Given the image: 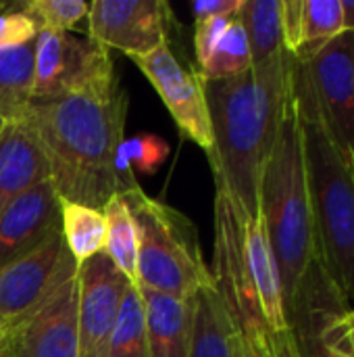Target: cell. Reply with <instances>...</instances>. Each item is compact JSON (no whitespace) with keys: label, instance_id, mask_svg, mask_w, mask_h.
<instances>
[{"label":"cell","instance_id":"cell-38","mask_svg":"<svg viewBox=\"0 0 354 357\" xmlns=\"http://www.w3.org/2000/svg\"><path fill=\"white\" fill-rule=\"evenodd\" d=\"M353 172H354V169H353Z\"/></svg>","mask_w":354,"mask_h":357},{"label":"cell","instance_id":"cell-20","mask_svg":"<svg viewBox=\"0 0 354 357\" xmlns=\"http://www.w3.org/2000/svg\"><path fill=\"white\" fill-rule=\"evenodd\" d=\"M242 335L225 307L215 282L194 297L190 357H242Z\"/></svg>","mask_w":354,"mask_h":357},{"label":"cell","instance_id":"cell-9","mask_svg":"<svg viewBox=\"0 0 354 357\" xmlns=\"http://www.w3.org/2000/svg\"><path fill=\"white\" fill-rule=\"evenodd\" d=\"M77 272L61 230L27 255L0 268V324L8 328L35 312Z\"/></svg>","mask_w":354,"mask_h":357},{"label":"cell","instance_id":"cell-13","mask_svg":"<svg viewBox=\"0 0 354 357\" xmlns=\"http://www.w3.org/2000/svg\"><path fill=\"white\" fill-rule=\"evenodd\" d=\"M131 282L106 253H98L77 272V333L79 357H108L125 291Z\"/></svg>","mask_w":354,"mask_h":357},{"label":"cell","instance_id":"cell-5","mask_svg":"<svg viewBox=\"0 0 354 357\" xmlns=\"http://www.w3.org/2000/svg\"><path fill=\"white\" fill-rule=\"evenodd\" d=\"M121 195L138 230V287L192 301L213 282L194 224L140 186Z\"/></svg>","mask_w":354,"mask_h":357},{"label":"cell","instance_id":"cell-34","mask_svg":"<svg viewBox=\"0 0 354 357\" xmlns=\"http://www.w3.org/2000/svg\"><path fill=\"white\" fill-rule=\"evenodd\" d=\"M344 15V31H354V0H340Z\"/></svg>","mask_w":354,"mask_h":357},{"label":"cell","instance_id":"cell-21","mask_svg":"<svg viewBox=\"0 0 354 357\" xmlns=\"http://www.w3.org/2000/svg\"><path fill=\"white\" fill-rule=\"evenodd\" d=\"M33 54L35 38L0 52V121L23 119L33 98Z\"/></svg>","mask_w":354,"mask_h":357},{"label":"cell","instance_id":"cell-28","mask_svg":"<svg viewBox=\"0 0 354 357\" xmlns=\"http://www.w3.org/2000/svg\"><path fill=\"white\" fill-rule=\"evenodd\" d=\"M38 36L35 23L23 13L21 2L0 4V52L21 46Z\"/></svg>","mask_w":354,"mask_h":357},{"label":"cell","instance_id":"cell-36","mask_svg":"<svg viewBox=\"0 0 354 357\" xmlns=\"http://www.w3.org/2000/svg\"><path fill=\"white\" fill-rule=\"evenodd\" d=\"M4 333H6V328L0 324V345H2V339H4Z\"/></svg>","mask_w":354,"mask_h":357},{"label":"cell","instance_id":"cell-24","mask_svg":"<svg viewBox=\"0 0 354 357\" xmlns=\"http://www.w3.org/2000/svg\"><path fill=\"white\" fill-rule=\"evenodd\" d=\"M102 213L106 218L104 253L131 284H138V230L123 195H115Z\"/></svg>","mask_w":354,"mask_h":357},{"label":"cell","instance_id":"cell-4","mask_svg":"<svg viewBox=\"0 0 354 357\" xmlns=\"http://www.w3.org/2000/svg\"><path fill=\"white\" fill-rule=\"evenodd\" d=\"M292 88L303 128L317 261L354 307V172L330 140L294 69Z\"/></svg>","mask_w":354,"mask_h":357},{"label":"cell","instance_id":"cell-11","mask_svg":"<svg viewBox=\"0 0 354 357\" xmlns=\"http://www.w3.org/2000/svg\"><path fill=\"white\" fill-rule=\"evenodd\" d=\"M129 59L152 84V88L161 96L163 105L171 113L182 134L196 142L204 153H209L213 146V132L204 96V84L198 71H188L177 61L169 44L148 54Z\"/></svg>","mask_w":354,"mask_h":357},{"label":"cell","instance_id":"cell-16","mask_svg":"<svg viewBox=\"0 0 354 357\" xmlns=\"http://www.w3.org/2000/svg\"><path fill=\"white\" fill-rule=\"evenodd\" d=\"M284 48L307 63L334 38L344 33L340 0H282Z\"/></svg>","mask_w":354,"mask_h":357},{"label":"cell","instance_id":"cell-30","mask_svg":"<svg viewBox=\"0 0 354 357\" xmlns=\"http://www.w3.org/2000/svg\"><path fill=\"white\" fill-rule=\"evenodd\" d=\"M328 341L346 357H354V307L340 303L325 324Z\"/></svg>","mask_w":354,"mask_h":357},{"label":"cell","instance_id":"cell-26","mask_svg":"<svg viewBox=\"0 0 354 357\" xmlns=\"http://www.w3.org/2000/svg\"><path fill=\"white\" fill-rule=\"evenodd\" d=\"M108 357H148L144 303L138 284H129L125 291L119 320L111 337Z\"/></svg>","mask_w":354,"mask_h":357},{"label":"cell","instance_id":"cell-2","mask_svg":"<svg viewBox=\"0 0 354 357\" xmlns=\"http://www.w3.org/2000/svg\"><path fill=\"white\" fill-rule=\"evenodd\" d=\"M294 56H277L248 71L204 82L213 146L207 153L217 190L248 218L257 215L265 163L292 96Z\"/></svg>","mask_w":354,"mask_h":357},{"label":"cell","instance_id":"cell-31","mask_svg":"<svg viewBox=\"0 0 354 357\" xmlns=\"http://www.w3.org/2000/svg\"><path fill=\"white\" fill-rule=\"evenodd\" d=\"M234 17L236 15H232V17H207V19H198L196 21V27H194V48H196L198 69L209 61L211 52L215 50L217 42L221 40V36L225 33V29L234 21Z\"/></svg>","mask_w":354,"mask_h":357},{"label":"cell","instance_id":"cell-23","mask_svg":"<svg viewBox=\"0 0 354 357\" xmlns=\"http://www.w3.org/2000/svg\"><path fill=\"white\" fill-rule=\"evenodd\" d=\"M240 21L246 29L252 65H261L284 52L282 0H244Z\"/></svg>","mask_w":354,"mask_h":357},{"label":"cell","instance_id":"cell-7","mask_svg":"<svg viewBox=\"0 0 354 357\" xmlns=\"http://www.w3.org/2000/svg\"><path fill=\"white\" fill-rule=\"evenodd\" d=\"M119 88L111 50L90 38H79L69 31H38L33 54V98L61 94L108 96Z\"/></svg>","mask_w":354,"mask_h":357},{"label":"cell","instance_id":"cell-6","mask_svg":"<svg viewBox=\"0 0 354 357\" xmlns=\"http://www.w3.org/2000/svg\"><path fill=\"white\" fill-rule=\"evenodd\" d=\"M244 215L227 195H215V253H213V282L230 310L244 343L271 349V331L265 322L261 301L255 289L246 243Z\"/></svg>","mask_w":354,"mask_h":357},{"label":"cell","instance_id":"cell-25","mask_svg":"<svg viewBox=\"0 0 354 357\" xmlns=\"http://www.w3.org/2000/svg\"><path fill=\"white\" fill-rule=\"evenodd\" d=\"M252 67V54L246 29L240 21V13L234 17L221 40L217 42L215 50L211 52L209 61L198 69V75L204 82L213 79H227L236 77Z\"/></svg>","mask_w":354,"mask_h":357},{"label":"cell","instance_id":"cell-3","mask_svg":"<svg viewBox=\"0 0 354 357\" xmlns=\"http://www.w3.org/2000/svg\"><path fill=\"white\" fill-rule=\"evenodd\" d=\"M259 209L277 259L284 303L288 312L300 280L317 259L305 165V142L294 88L275 144L261 176Z\"/></svg>","mask_w":354,"mask_h":357},{"label":"cell","instance_id":"cell-18","mask_svg":"<svg viewBox=\"0 0 354 357\" xmlns=\"http://www.w3.org/2000/svg\"><path fill=\"white\" fill-rule=\"evenodd\" d=\"M140 289L146 320L148 357H190L194 299H177L150 289Z\"/></svg>","mask_w":354,"mask_h":357},{"label":"cell","instance_id":"cell-15","mask_svg":"<svg viewBox=\"0 0 354 357\" xmlns=\"http://www.w3.org/2000/svg\"><path fill=\"white\" fill-rule=\"evenodd\" d=\"M61 203L52 182L46 180L0 213V268L27 255L61 230Z\"/></svg>","mask_w":354,"mask_h":357},{"label":"cell","instance_id":"cell-19","mask_svg":"<svg viewBox=\"0 0 354 357\" xmlns=\"http://www.w3.org/2000/svg\"><path fill=\"white\" fill-rule=\"evenodd\" d=\"M244 243H246L248 264H250V272H252V280L265 322L271 335L284 333L288 331V318H286L282 276L261 211L244 220Z\"/></svg>","mask_w":354,"mask_h":357},{"label":"cell","instance_id":"cell-32","mask_svg":"<svg viewBox=\"0 0 354 357\" xmlns=\"http://www.w3.org/2000/svg\"><path fill=\"white\" fill-rule=\"evenodd\" d=\"M244 0H196L192 4L194 17L207 19V17H232L238 15Z\"/></svg>","mask_w":354,"mask_h":357},{"label":"cell","instance_id":"cell-10","mask_svg":"<svg viewBox=\"0 0 354 357\" xmlns=\"http://www.w3.org/2000/svg\"><path fill=\"white\" fill-rule=\"evenodd\" d=\"M88 38L127 56L169 44L171 8L163 0H96L88 10Z\"/></svg>","mask_w":354,"mask_h":357},{"label":"cell","instance_id":"cell-1","mask_svg":"<svg viewBox=\"0 0 354 357\" xmlns=\"http://www.w3.org/2000/svg\"><path fill=\"white\" fill-rule=\"evenodd\" d=\"M127 96L61 94L33 98L23 123L40 142L61 201L102 209L138 186L123 153Z\"/></svg>","mask_w":354,"mask_h":357},{"label":"cell","instance_id":"cell-35","mask_svg":"<svg viewBox=\"0 0 354 357\" xmlns=\"http://www.w3.org/2000/svg\"><path fill=\"white\" fill-rule=\"evenodd\" d=\"M242 341H244V339H242ZM242 357H271V349H261V347H255V345L244 343V347H242Z\"/></svg>","mask_w":354,"mask_h":357},{"label":"cell","instance_id":"cell-8","mask_svg":"<svg viewBox=\"0 0 354 357\" xmlns=\"http://www.w3.org/2000/svg\"><path fill=\"white\" fill-rule=\"evenodd\" d=\"M294 73L309 94L330 140L354 169V31H344Z\"/></svg>","mask_w":354,"mask_h":357},{"label":"cell","instance_id":"cell-14","mask_svg":"<svg viewBox=\"0 0 354 357\" xmlns=\"http://www.w3.org/2000/svg\"><path fill=\"white\" fill-rule=\"evenodd\" d=\"M340 303L348 301L340 295V291L323 272L321 264L315 259L300 280L298 291L286 312L288 331L298 357H346L328 341L325 335L328 318Z\"/></svg>","mask_w":354,"mask_h":357},{"label":"cell","instance_id":"cell-17","mask_svg":"<svg viewBox=\"0 0 354 357\" xmlns=\"http://www.w3.org/2000/svg\"><path fill=\"white\" fill-rule=\"evenodd\" d=\"M50 180L46 155L23 123H6L0 132V213L33 186Z\"/></svg>","mask_w":354,"mask_h":357},{"label":"cell","instance_id":"cell-37","mask_svg":"<svg viewBox=\"0 0 354 357\" xmlns=\"http://www.w3.org/2000/svg\"><path fill=\"white\" fill-rule=\"evenodd\" d=\"M4 126H6V123H4V121H0V132L4 130Z\"/></svg>","mask_w":354,"mask_h":357},{"label":"cell","instance_id":"cell-29","mask_svg":"<svg viewBox=\"0 0 354 357\" xmlns=\"http://www.w3.org/2000/svg\"><path fill=\"white\" fill-rule=\"evenodd\" d=\"M167 151H169L167 144L156 136H140V138L123 144V153H125L129 167L131 169L138 167L144 174L156 172L159 165L165 161Z\"/></svg>","mask_w":354,"mask_h":357},{"label":"cell","instance_id":"cell-33","mask_svg":"<svg viewBox=\"0 0 354 357\" xmlns=\"http://www.w3.org/2000/svg\"><path fill=\"white\" fill-rule=\"evenodd\" d=\"M271 357H298L290 331H284L271 337Z\"/></svg>","mask_w":354,"mask_h":357},{"label":"cell","instance_id":"cell-12","mask_svg":"<svg viewBox=\"0 0 354 357\" xmlns=\"http://www.w3.org/2000/svg\"><path fill=\"white\" fill-rule=\"evenodd\" d=\"M0 357H79L77 276L35 312L6 328Z\"/></svg>","mask_w":354,"mask_h":357},{"label":"cell","instance_id":"cell-27","mask_svg":"<svg viewBox=\"0 0 354 357\" xmlns=\"http://www.w3.org/2000/svg\"><path fill=\"white\" fill-rule=\"evenodd\" d=\"M21 8L35 23L38 31H71L88 17L90 4L81 0H27L21 2Z\"/></svg>","mask_w":354,"mask_h":357},{"label":"cell","instance_id":"cell-22","mask_svg":"<svg viewBox=\"0 0 354 357\" xmlns=\"http://www.w3.org/2000/svg\"><path fill=\"white\" fill-rule=\"evenodd\" d=\"M61 232L77 268L83 266L88 259L96 257L98 253H104L106 218L102 209L63 201L61 203Z\"/></svg>","mask_w":354,"mask_h":357}]
</instances>
